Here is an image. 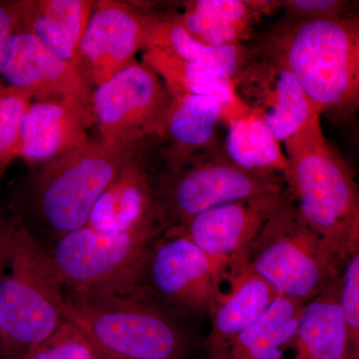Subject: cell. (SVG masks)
I'll list each match as a JSON object with an SVG mask.
<instances>
[{
	"mask_svg": "<svg viewBox=\"0 0 359 359\" xmlns=\"http://www.w3.org/2000/svg\"><path fill=\"white\" fill-rule=\"evenodd\" d=\"M156 202L165 229L180 228L219 205L287 190L278 176L252 173L229 159L223 147L167 169L154 181Z\"/></svg>",
	"mask_w": 359,
	"mask_h": 359,
	"instance_id": "obj_7",
	"label": "cell"
},
{
	"mask_svg": "<svg viewBox=\"0 0 359 359\" xmlns=\"http://www.w3.org/2000/svg\"><path fill=\"white\" fill-rule=\"evenodd\" d=\"M278 295L245 262L224 269L223 280L210 311L207 354L218 351L252 325Z\"/></svg>",
	"mask_w": 359,
	"mask_h": 359,
	"instance_id": "obj_16",
	"label": "cell"
},
{
	"mask_svg": "<svg viewBox=\"0 0 359 359\" xmlns=\"http://www.w3.org/2000/svg\"><path fill=\"white\" fill-rule=\"evenodd\" d=\"M339 301L348 332L347 359H359V248L347 257L342 269Z\"/></svg>",
	"mask_w": 359,
	"mask_h": 359,
	"instance_id": "obj_28",
	"label": "cell"
},
{
	"mask_svg": "<svg viewBox=\"0 0 359 359\" xmlns=\"http://www.w3.org/2000/svg\"><path fill=\"white\" fill-rule=\"evenodd\" d=\"M172 101L162 78L145 63L134 61L93 90L92 119L103 144L129 147L160 137Z\"/></svg>",
	"mask_w": 359,
	"mask_h": 359,
	"instance_id": "obj_9",
	"label": "cell"
},
{
	"mask_svg": "<svg viewBox=\"0 0 359 359\" xmlns=\"http://www.w3.org/2000/svg\"><path fill=\"white\" fill-rule=\"evenodd\" d=\"M0 359H1V353H0Z\"/></svg>",
	"mask_w": 359,
	"mask_h": 359,
	"instance_id": "obj_34",
	"label": "cell"
},
{
	"mask_svg": "<svg viewBox=\"0 0 359 359\" xmlns=\"http://www.w3.org/2000/svg\"><path fill=\"white\" fill-rule=\"evenodd\" d=\"M289 198L287 190L212 208L176 229L224 269L245 261L250 245Z\"/></svg>",
	"mask_w": 359,
	"mask_h": 359,
	"instance_id": "obj_13",
	"label": "cell"
},
{
	"mask_svg": "<svg viewBox=\"0 0 359 359\" xmlns=\"http://www.w3.org/2000/svg\"><path fill=\"white\" fill-rule=\"evenodd\" d=\"M9 222L11 219L6 221L4 219L1 208H0V268H1L4 257H6L7 243H8Z\"/></svg>",
	"mask_w": 359,
	"mask_h": 359,
	"instance_id": "obj_31",
	"label": "cell"
},
{
	"mask_svg": "<svg viewBox=\"0 0 359 359\" xmlns=\"http://www.w3.org/2000/svg\"><path fill=\"white\" fill-rule=\"evenodd\" d=\"M143 62L162 78L173 97L196 95L216 99L230 112L231 120L250 112L238 98L233 80L215 71L153 48L145 49Z\"/></svg>",
	"mask_w": 359,
	"mask_h": 359,
	"instance_id": "obj_24",
	"label": "cell"
},
{
	"mask_svg": "<svg viewBox=\"0 0 359 359\" xmlns=\"http://www.w3.org/2000/svg\"><path fill=\"white\" fill-rule=\"evenodd\" d=\"M140 147L97 199L86 226L102 231H127L162 226L154 181ZM166 230V229H165Z\"/></svg>",
	"mask_w": 359,
	"mask_h": 359,
	"instance_id": "obj_15",
	"label": "cell"
},
{
	"mask_svg": "<svg viewBox=\"0 0 359 359\" xmlns=\"http://www.w3.org/2000/svg\"><path fill=\"white\" fill-rule=\"evenodd\" d=\"M143 13L145 49L168 52L186 62L208 68L231 80L255 56L252 46L245 44L217 47L203 43L189 34L172 14Z\"/></svg>",
	"mask_w": 359,
	"mask_h": 359,
	"instance_id": "obj_21",
	"label": "cell"
},
{
	"mask_svg": "<svg viewBox=\"0 0 359 359\" xmlns=\"http://www.w3.org/2000/svg\"><path fill=\"white\" fill-rule=\"evenodd\" d=\"M65 318L104 355L124 359H190V348L172 309L142 285L79 292L65 287Z\"/></svg>",
	"mask_w": 359,
	"mask_h": 359,
	"instance_id": "obj_3",
	"label": "cell"
},
{
	"mask_svg": "<svg viewBox=\"0 0 359 359\" xmlns=\"http://www.w3.org/2000/svg\"><path fill=\"white\" fill-rule=\"evenodd\" d=\"M101 354H102V353H101ZM102 359H124V358H115V356H110V355H104V354H102Z\"/></svg>",
	"mask_w": 359,
	"mask_h": 359,
	"instance_id": "obj_32",
	"label": "cell"
},
{
	"mask_svg": "<svg viewBox=\"0 0 359 359\" xmlns=\"http://www.w3.org/2000/svg\"><path fill=\"white\" fill-rule=\"evenodd\" d=\"M339 280L302 306L290 359H347L348 332L339 301Z\"/></svg>",
	"mask_w": 359,
	"mask_h": 359,
	"instance_id": "obj_23",
	"label": "cell"
},
{
	"mask_svg": "<svg viewBox=\"0 0 359 359\" xmlns=\"http://www.w3.org/2000/svg\"><path fill=\"white\" fill-rule=\"evenodd\" d=\"M278 0H189L172 14L194 39L210 46L245 44L264 16L282 9Z\"/></svg>",
	"mask_w": 359,
	"mask_h": 359,
	"instance_id": "obj_18",
	"label": "cell"
},
{
	"mask_svg": "<svg viewBox=\"0 0 359 359\" xmlns=\"http://www.w3.org/2000/svg\"><path fill=\"white\" fill-rule=\"evenodd\" d=\"M65 285L50 250L15 215L0 268L1 359L22 358L65 321Z\"/></svg>",
	"mask_w": 359,
	"mask_h": 359,
	"instance_id": "obj_4",
	"label": "cell"
},
{
	"mask_svg": "<svg viewBox=\"0 0 359 359\" xmlns=\"http://www.w3.org/2000/svg\"><path fill=\"white\" fill-rule=\"evenodd\" d=\"M302 302L278 297L252 325L208 359H285L292 349Z\"/></svg>",
	"mask_w": 359,
	"mask_h": 359,
	"instance_id": "obj_22",
	"label": "cell"
},
{
	"mask_svg": "<svg viewBox=\"0 0 359 359\" xmlns=\"http://www.w3.org/2000/svg\"><path fill=\"white\" fill-rule=\"evenodd\" d=\"M358 144H359V127H358Z\"/></svg>",
	"mask_w": 359,
	"mask_h": 359,
	"instance_id": "obj_33",
	"label": "cell"
},
{
	"mask_svg": "<svg viewBox=\"0 0 359 359\" xmlns=\"http://www.w3.org/2000/svg\"><path fill=\"white\" fill-rule=\"evenodd\" d=\"M165 231L162 226L127 231L86 226L59 238L50 252L66 289H127L141 285L151 250Z\"/></svg>",
	"mask_w": 359,
	"mask_h": 359,
	"instance_id": "obj_8",
	"label": "cell"
},
{
	"mask_svg": "<svg viewBox=\"0 0 359 359\" xmlns=\"http://www.w3.org/2000/svg\"><path fill=\"white\" fill-rule=\"evenodd\" d=\"M358 4L342 0H283V23L334 20L355 13Z\"/></svg>",
	"mask_w": 359,
	"mask_h": 359,
	"instance_id": "obj_29",
	"label": "cell"
},
{
	"mask_svg": "<svg viewBox=\"0 0 359 359\" xmlns=\"http://www.w3.org/2000/svg\"><path fill=\"white\" fill-rule=\"evenodd\" d=\"M230 120V112L216 99L173 97L160 135L167 142L163 150L167 169L180 167L197 156L223 147L219 141V127Z\"/></svg>",
	"mask_w": 359,
	"mask_h": 359,
	"instance_id": "obj_17",
	"label": "cell"
},
{
	"mask_svg": "<svg viewBox=\"0 0 359 359\" xmlns=\"http://www.w3.org/2000/svg\"><path fill=\"white\" fill-rule=\"evenodd\" d=\"M88 120L56 101H32L21 122L20 155L40 166L89 143Z\"/></svg>",
	"mask_w": 359,
	"mask_h": 359,
	"instance_id": "obj_19",
	"label": "cell"
},
{
	"mask_svg": "<svg viewBox=\"0 0 359 359\" xmlns=\"http://www.w3.org/2000/svg\"><path fill=\"white\" fill-rule=\"evenodd\" d=\"M16 18L13 1H0V67L6 57L7 47L15 32Z\"/></svg>",
	"mask_w": 359,
	"mask_h": 359,
	"instance_id": "obj_30",
	"label": "cell"
},
{
	"mask_svg": "<svg viewBox=\"0 0 359 359\" xmlns=\"http://www.w3.org/2000/svg\"><path fill=\"white\" fill-rule=\"evenodd\" d=\"M16 27L32 33L59 58L76 67L78 46L96 1L20 0L13 1Z\"/></svg>",
	"mask_w": 359,
	"mask_h": 359,
	"instance_id": "obj_20",
	"label": "cell"
},
{
	"mask_svg": "<svg viewBox=\"0 0 359 359\" xmlns=\"http://www.w3.org/2000/svg\"><path fill=\"white\" fill-rule=\"evenodd\" d=\"M245 263L278 297L302 304L337 282L344 266L302 219L290 194L250 245Z\"/></svg>",
	"mask_w": 359,
	"mask_h": 359,
	"instance_id": "obj_5",
	"label": "cell"
},
{
	"mask_svg": "<svg viewBox=\"0 0 359 359\" xmlns=\"http://www.w3.org/2000/svg\"><path fill=\"white\" fill-rule=\"evenodd\" d=\"M226 126L224 150L229 159L252 173L283 178L289 160L282 143L256 113L250 110L230 120Z\"/></svg>",
	"mask_w": 359,
	"mask_h": 359,
	"instance_id": "obj_25",
	"label": "cell"
},
{
	"mask_svg": "<svg viewBox=\"0 0 359 359\" xmlns=\"http://www.w3.org/2000/svg\"><path fill=\"white\" fill-rule=\"evenodd\" d=\"M223 275L190 238L168 229L156 241L141 285L170 309L209 314Z\"/></svg>",
	"mask_w": 359,
	"mask_h": 359,
	"instance_id": "obj_10",
	"label": "cell"
},
{
	"mask_svg": "<svg viewBox=\"0 0 359 359\" xmlns=\"http://www.w3.org/2000/svg\"><path fill=\"white\" fill-rule=\"evenodd\" d=\"M21 359H102V354L76 325L65 320Z\"/></svg>",
	"mask_w": 359,
	"mask_h": 359,
	"instance_id": "obj_27",
	"label": "cell"
},
{
	"mask_svg": "<svg viewBox=\"0 0 359 359\" xmlns=\"http://www.w3.org/2000/svg\"><path fill=\"white\" fill-rule=\"evenodd\" d=\"M283 176L302 219L346 264L359 248V188L344 158L325 138L320 117L285 142Z\"/></svg>",
	"mask_w": 359,
	"mask_h": 359,
	"instance_id": "obj_2",
	"label": "cell"
},
{
	"mask_svg": "<svg viewBox=\"0 0 359 359\" xmlns=\"http://www.w3.org/2000/svg\"><path fill=\"white\" fill-rule=\"evenodd\" d=\"M287 66L316 112L337 122L359 113V11L334 20L283 23L252 46Z\"/></svg>",
	"mask_w": 359,
	"mask_h": 359,
	"instance_id": "obj_1",
	"label": "cell"
},
{
	"mask_svg": "<svg viewBox=\"0 0 359 359\" xmlns=\"http://www.w3.org/2000/svg\"><path fill=\"white\" fill-rule=\"evenodd\" d=\"M140 146L111 147L89 142L37 166L30 183V205L42 230L56 242L86 226L97 199Z\"/></svg>",
	"mask_w": 359,
	"mask_h": 359,
	"instance_id": "obj_6",
	"label": "cell"
},
{
	"mask_svg": "<svg viewBox=\"0 0 359 359\" xmlns=\"http://www.w3.org/2000/svg\"><path fill=\"white\" fill-rule=\"evenodd\" d=\"M0 80L32 101H56L93 122L91 86L74 65L59 58L32 33L16 27L0 67Z\"/></svg>",
	"mask_w": 359,
	"mask_h": 359,
	"instance_id": "obj_11",
	"label": "cell"
},
{
	"mask_svg": "<svg viewBox=\"0 0 359 359\" xmlns=\"http://www.w3.org/2000/svg\"><path fill=\"white\" fill-rule=\"evenodd\" d=\"M144 42L143 11L114 0L96 1L78 46L77 70L90 86H99L132 65Z\"/></svg>",
	"mask_w": 359,
	"mask_h": 359,
	"instance_id": "obj_14",
	"label": "cell"
},
{
	"mask_svg": "<svg viewBox=\"0 0 359 359\" xmlns=\"http://www.w3.org/2000/svg\"><path fill=\"white\" fill-rule=\"evenodd\" d=\"M32 103L27 93L0 80V182L20 155L21 122Z\"/></svg>",
	"mask_w": 359,
	"mask_h": 359,
	"instance_id": "obj_26",
	"label": "cell"
},
{
	"mask_svg": "<svg viewBox=\"0 0 359 359\" xmlns=\"http://www.w3.org/2000/svg\"><path fill=\"white\" fill-rule=\"evenodd\" d=\"M254 53L233 79L236 92L283 144L320 115L287 66L271 56Z\"/></svg>",
	"mask_w": 359,
	"mask_h": 359,
	"instance_id": "obj_12",
	"label": "cell"
}]
</instances>
